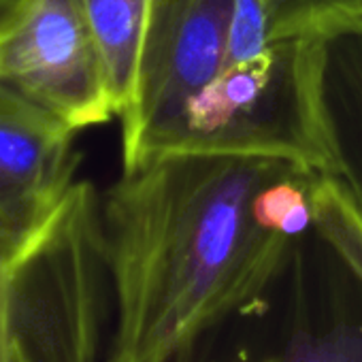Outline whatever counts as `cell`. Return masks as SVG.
<instances>
[{
  "label": "cell",
  "mask_w": 362,
  "mask_h": 362,
  "mask_svg": "<svg viewBox=\"0 0 362 362\" xmlns=\"http://www.w3.org/2000/svg\"><path fill=\"white\" fill-rule=\"evenodd\" d=\"M294 166L160 153L122 170L100 197L113 305L105 362H177L264 300L296 243L260 228L252 199Z\"/></svg>",
  "instance_id": "1"
},
{
  "label": "cell",
  "mask_w": 362,
  "mask_h": 362,
  "mask_svg": "<svg viewBox=\"0 0 362 362\" xmlns=\"http://www.w3.org/2000/svg\"><path fill=\"white\" fill-rule=\"evenodd\" d=\"M322 60L324 39L313 37L273 41L256 58L222 66L134 164L160 153H228L334 173Z\"/></svg>",
  "instance_id": "2"
},
{
  "label": "cell",
  "mask_w": 362,
  "mask_h": 362,
  "mask_svg": "<svg viewBox=\"0 0 362 362\" xmlns=\"http://www.w3.org/2000/svg\"><path fill=\"white\" fill-rule=\"evenodd\" d=\"M0 81L75 132L115 117L81 0H18L0 20Z\"/></svg>",
  "instance_id": "3"
},
{
  "label": "cell",
  "mask_w": 362,
  "mask_h": 362,
  "mask_svg": "<svg viewBox=\"0 0 362 362\" xmlns=\"http://www.w3.org/2000/svg\"><path fill=\"white\" fill-rule=\"evenodd\" d=\"M233 0H153L145 41L136 132L122 170L226 64Z\"/></svg>",
  "instance_id": "4"
},
{
  "label": "cell",
  "mask_w": 362,
  "mask_h": 362,
  "mask_svg": "<svg viewBox=\"0 0 362 362\" xmlns=\"http://www.w3.org/2000/svg\"><path fill=\"white\" fill-rule=\"evenodd\" d=\"M77 132L0 81V241L26 250L79 181Z\"/></svg>",
  "instance_id": "5"
},
{
  "label": "cell",
  "mask_w": 362,
  "mask_h": 362,
  "mask_svg": "<svg viewBox=\"0 0 362 362\" xmlns=\"http://www.w3.org/2000/svg\"><path fill=\"white\" fill-rule=\"evenodd\" d=\"M322 94L334 173L362 205V18L322 35Z\"/></svg>",
  "instance_id": "6"
},
{
  "label": "cell",
  "mask_w": 362,
  "mask_h": 362,
  "mask_svg": "<svg viewBox=\"0 0 362 362\" xmlns=\"http://www.w3.org/2000/svg\"><path fill=\"white\" fill-rule=\"evenodd\" d=\"M153 0H81L96 43L113 115L119 119L122 153L130 149L136 132L139 83Z\"/></svg>",
  "instance_id": "7"
},
{
  "label": "cell",
  "mask_w": 362,
  "mask_h": 362,
  "mask_svg": "<svg viewBox=\"0 0 362 362\" xmlns=\"http://www.w3.org/2000/svg\"><path fill=\"white\" fill-rule=\"evenodd\" d=\"M313 177L315 170L294 166L267 181L252 199L256 224L294 243L303 241L307 233L315 230Z\"/></svg>",
  "instance_id": "8"
},
{
  "label": "cell",
  "mask_w": 362,
  "mask_h": 362,
  "mask_svg": "<svg viewBox=\"0 0 362 362\" xmlns=\"http://www.w3.org/2000/svg\"><path fill=\"white\" fill-rule=\"evenodd\" d=\"M233 362H362V311L303 326L277 351Z\"/></svg>",
  "instance_id": "9"
},
{
  "label": "cell",
  "mask_w": 362,
  "mask_h": 362,
  "mask_svg": "<svg viewBox=\"0 0 362 362\" xmlns=\"http://www.w3.org/2000/svg\"><path fill=\"white\" fill-rule=\"evenodd\" d=\"M271 41L313 39L362 18V0H267Z\"/></svg>",
  "instance_id": "10"
},
{
  "label": "cell",
  "mask_w": 362,
  "mask_h": 362,
  "mask_svg": "<svg viewBox=\"0 0 362 362\" xmlns=\"http://www.w3.org/2000/svg\"><path fill=\"white\" fill-rule=\"evenodd\" d=\"M271 43L273 41L267 0H233L226 64L252 60L262 54Z\"/></svg>",
  "instance_id": "11"
},
{
  "label": "cell",
  "mask_w": 362,
  "mask_h": 362,
  "mask_svg": "<svg viewBox=\"0 0 362 362\" xmlns=\"http://www.w3.org/2000/svg\"><path fill=\"white\" fill-rule=\"evenodd\" d=\"M18 3V0H0V20H3L9 11H11V7Z\"/></svg>",
  "instance_id": "12"
}]
</instances>
